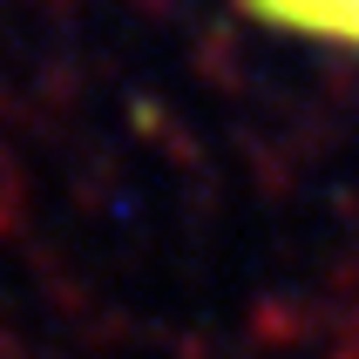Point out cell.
<instances>
[{"label": "cell", "instance_id": "6da1fadb", "mask_svg": "<svg viewBox=\"0 0 359 359\" xmlns=\"http://www.w3.org/2000/svg\"><path fill=\"white\" fill-rule=\"evenodd\" d=\"M251 7H258L264 20H278V27H299V34L359 48V0H251Z\"/></svg>", "mask_w": 359, "mask_h": 359}]
</instances>
